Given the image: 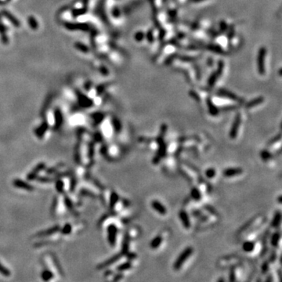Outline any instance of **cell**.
Listing matches in <instances>:
<instances>
[{
  "label": "cell",
  "instance_id": "cell-28",
  "mask_svg": "<svg viewBox=\"0 0 282 282\" xmlns=\"http://www.w3.org/2000/svg\"><path fill=\"white\" fill-rule=\"evenodd\" d=\"M269 270V263L267 262H265L262 266V273L267 274Z\"/></svg>",
  "mask_w": 282,
  "mask_h": 282
},
{
  "label": "cell",
  "instance_id": "cell-26",
  "mask_svg": "<svg viewBox=\"0 0 282 282\" xmlns=\"http://www.w3.org/2000/svg\"><path fill=\"white\" fill-rule=\"evenodd\" d=\"M262 101H263L262 98H259V99L254 100H253V101H252V102L248 103V104H247V107H254V106H256V104H260V103L262 102Z\"/></svg>",
  "mask_w": 282,
  "mask_h": 282
},
{
  "label": "cell",
  "instance_id": "cell-17",
  "mask_svg": "<svg viewBox=\"0 0 282 282\" xmlns=\"http://www.w3.org/2000/svg\"><path fill=\"white\" fill-rule=\"evenodd\" d=\"M191 196L193 200L195 202H199L202 199V193L198 187H193L191 191Z\"/></svg>",
  "mask_w": 282,
  "mask_h": 282
},
{
  "label": "cell",
  "instance_id": "cell-32",
  "mask_svg": "<svg viewBox=\"0 0 282 282\" xmlns=\"http://www.w3.org/2000/svg\"><path fill=\"white\" fill-rule=\"evenodd\" d=\"M278 202H279V203H281V195H280L279 198H278Z\"/></svg>",
  "mask_w": 282,
  "mask_h": 282
},
{
  "label": "cell",
  "instance_id": "cell-6",
  "mask_svg": "<svg viewBox=\"0 0 282 282\" xmlns=\"http://www.w3.org/2000/svg\"><path fill=\"white\" fill-rule=\"evenodd\" d=\"M179 217H180V221H181L182 224L183 225L184 228L190 229L191 226V223L187 212L183 209L180 210V212H179Z\"/></svg>",
  "mask_w": 282,
  "mask_h": 282
},
{
  "label": "cell",
  "instance_id": "cell-12",
  "mask_svg": "<svg viewBox=\"0 0 282 282\" xmlns=\"http://www.w3.org/2000/svg\"><path fill=\"white\" fill-rule=\"evenodd\" d=\"M281 212L280 211H277L275 212L274 215L273 217V220H272L271 222V226L272 227L275 228H278L281 225Z\"/></svg>",
  "mask_w": 282,
  "mask_h": 282
},
{
  "label": "cell",
  "instance_id": "cell-16",
  "mask_svg": "<svg viewBox=\"0 0 282 282\" xmlns=\"http://www.w3.org/2000/svg\"><path fill=\"white\" fill-rule=\"evenodd\" d=\"M280 239H281V234L278 231L274 233L271 236V239H270V244H271L272 246L277 248L279 245Z\"/></svg>",
  "mask_w": 282,
  "mask_h": 282
},
{
  "label": "cell",
  "instance_id": "cell-8",
  "mask_svg": "<svg viewBox=\"0 0 282 282\" xmlns=\"http://www.w3.org/2000/svg\"><path fill=\"white\" fill-rule=\"evenodd\" d=\"M151 207L155 211L158 212L160 215H165L166 212H167V209H166L165 206L158 200L152 201Z\"/></svg>",
  "mask_w": 282,
  "mask_h": 282
},
{
  "label": "cell",
  "instance_id": "cell-19",
  "mask_svg": "<svg viewBox=\"0 0 282 282\" xmlns=\"http://www.w3.org/2000/svg\"><path fill=\"white\" fill-rule=\"evenodd\" d=\"M132 268V263H131L130 261H127V262L122 263V264L118 265L116 267V270L118 272H123L126 271V270H129V269Z\"/></svg>",
  "mask_w": 282,
  "mask_h": 282
},
{
  "label": "cell",
  "instance_id": "cell-21",
  "mask_svg": "<svg viewBox=\"0 0 282 282\" xmlns=\"http://www.w3.org/2000/svg\"><path fill=\"white\" fill-rule=\"evenodd\" d=\"M260 157H261V158H262V160H263V161H268V160L271 159V158H272V154L270 153V151H268V150H262V151H261Z\"/></svg>",
  "mask_w": 282,
  "mask_h": 282
},
{
  "label": "cell",
  "instance_id": "cell-33",
  "mask_svg": "<svg viewBox=\"0 0 282 282\" xmlns=\"http://www.w3.org/2000/svg\"><path fill=\"white\" fill-rule=\"evenodd\" d=\"M225 280L224 279H223V278H222V279H219L218 280V281H224Z\"/></svg>",
  "mask_w": 282,
  "mask_h": 282
},
{
  "label": "cell",
  "instance_id": "cell-20",
  "mask_svg": "<svg viewBox=\"0 0 282 282\" xmlns=\"http://www.w3.org/2000/svg\"><path fill=\"white\" fill-rule=\"evenodd\" d=\"M208 106H209V111L210 115H212V116H216V115L219 114V110L217 109V107H215L210 100L208 101Z\"/></svg>",
  "mask_w": 282,
  "mask_h": 282
},
{
  "label": "cell",
  "instance_id": "cell-15",
  "mask_svg": "<svg viewBox=\"0 0 282 282\" xmlns=\"http://www.w3.org/2000/svg\"><path fill=\"white\" fill-rule=\"evenodd\" d=\"M255 247H256V245H255L254 241H246L242 245V249L245 252L249 253L254 251Z\"/></svg>",
  "mask_w": 282,
  "mask_h": 282
},
{
  "label": "cell",
  "instance_id": "cell-13",
  "mask_svg": "<svg viewBox=\"0 0 282 282\" xmlns=\"http://www.w3.org/2000/svg\"><path fill=\"white\" fill-rule=\"evenodd\" d=\"M129 241H130V237L128 234H126L124 236V240L122 242V254L126 255L129 252Z\"/></svg>",
  "mask_w": 282,
  "mask_h": 282
},
{
  "label": "cell",
  "instance_id": "cell-18",
  "mask_svg": "<svg viewBox=\"0 0 282 282\" xmlns=\"http://www.w3.org/2000/svg\"><path fill=\"white\" fill-rule=\"evenodd\" d=\"M119 199H120V198H119V196H118V194H117L116 192H115V191H112V192L111 193V196H110V207L111 208L115 209L116 204L119 202Z\"/></svg>",
  "mask_w": 282,
  "mask_h": 282
},
{
  "label": "cell",
  "instance_id": "cell-1",
  "mask_svg": "<svg viewBox=\"0 0 282 282\" xmlns=\"http://www.w3.org/2000/svg\"><path fill=\"white\" fill-rule=\"evenodd\" d=\"M44 257L45 258H43V265L45 266L46 269L42 274V279L44 281H50L55 278L56 274L59 275L60 277L62 276V272L56 259L51 255H48Z\"/></svg>",
  "mask_w": 282,
  "mask_h": 282
},
{
  "label": "cell",
  "instance_id": "cell-24",
  "mask_svg": "<svg viewBox=\"0 0 282 282\" xmlns=\"http://www.w3.org/2000/svg\"><path fill=\"white\" fill-rule=\"evenodd\" d=\"M204 209H205L206 210V211H208L209 212L210 214H212V215H216V216H218V215H219V214H218V212H217L216 209H215V208H213V207H212V205H204Z\"/></svg>",
  "mask_w": 282,
  "mask_h": 282
},
{
  "label": "cell",
  "instance_id": "cell-11",
  "mask_svg": "<svg viewBox=\"0 0 282 282\" xmlns=\"http://www.w3.org/2000/svg\"><path fill=\"white\" fill-rule=\"evenodd\" d=\"M14 186L20 188V189H23V190H26V191H33V187L29 185L28 183H25V182L22 181L20 180H17L14 182Z\"/></svg>",
  "mask_w": 282,
  "mask_h": 282
},
{
  "label": "cell",
  "instance_id": "cell-9",
  "mask_svg": "<svg viewBox=\"0 0 282 282\" xmlns=\"http://www.w3.org/2000/svg\"><path fill=\"white\" fill-rule=\"evenodd\" d=\"M266 50L264 48H262L259 51V70L261 74L264 72V59H265Z\"/></svg>",
  "mask_w": 282,
  "mask_h": 282
},
{
  "label": "cell",
  "instance_id": "cell-4",
  "mask_svg": "<svg viewBox=\"0 0 282 282\" xmlns=\"http://www.w3.org/2000/svg\"><path fill=\"white\" fill-rule=\"evenodd\" d=\"M156 141L158 144V154L155 157H157L161 160V158H165L166 153H167V145H166L165 142L164 140V136H158V138L156 139Z\"/></svg>",
  "mask_w": 282,
  "mask_h": 282
},
{
  "label": "cell",
  "instance_id": "cell-25",
  "mask_svg": "<svg viewBox=\"0 0 282 282\" xmlns=\"http://www.w3.org/2000/svg\"><path fill=\"white\" fill-rule=\"evenodd\" d=\"M0 274L5 277H9L10 275V272L9 271V270L6 268L3 264H1V263H0Z\"/></svg>",
  "mask_w": 282,
  "mask_h": 282
},
{
  "label": "cell",
  "instance_id": "cell-27",
  "mask_svg": "<svg viewBox=\"0 0 282 282\" xmlns=\"http://www.w3.org/2000/svg\"><path fill=\"white\" fill-rule=\"evenodd\" d=\"M229 280H230V281H236L235 270H234V269H231L230 271V274H229Z\"/></svg>",
  "mask_w": 282,
  "mask_h": 282
},
{
  "label": "cell",
  "instance_id": "cell-31",
  "mask_svg": "<svg viewBox=\"0 0 282 282\" xmlns=\"http://www.w3.org/2000/svg\"><path fill=\"white\" fill-rule=\"evenodd\" d=\"M280 139H281V135H280V134H279V135H278V137H274V138L273 140L270 141V144H274V143L277 142V141L280 140Z\"/></svg>",
  "mask_w": 282,
  "mask_h": 282
},
{
  "label": "cell",
  "instance_id": "cell-14",
  "mask_svg": "<svg viewBox=\"0 0 282 282\" xmlns=\"http://www.w3.org/2000/svg\"><path fill=\"white\" fill-rule=\"evenodd\" d=\"M163 238L161 235L155 236L153 239L151 240V241L150 242V247L152 249H157L158 248H159L160 245L162 243Z\"/></svg>",
  "mask_w": 282,
  "mask_h": 282
},
{
  "label": "cell",
  "instance_id": "cell-23",
  "mask_svg": "<svg viewBox=\"0 0 282 282\" xmlns=\"http://www.w3.org/2000/svg\"><path fill=\"white\" fill-rule=\"evenodd\" d=\"M112 124H113L114 130H115L116 133H120V131H121L122 129L121 122H120L118 120L114 119L113 121H112Z\"/></svg>",
  "mask_w": 282,
  "mask_h": 282
},
{
  "label": "cell",
  "instance_id": "cell-30",
  "mask_svg": "<svg viewBox=\"0 0 282 282\" xmlns=\"http://www.w3.org/2000/svg\"><path fill=\"white\" fill-rule=\"evenodd\" d=\"M126 256H128L129 259H134L136 257H137V256H136L135 254H133V253H129V252H128L127 254H126Z\"/></svg>",
  "mask_w": 282,
  "mask_h": 282
},
{
  "label": "cell",
  "instance_id": "cell-29",
  "mask_svg": "<svg viewBox=\"0 0 282 282\" xmlns=\"http://www.w3.org/2000/svg\"><path fill=\"white\" fill-rule=\"evenodd\" d=\"M123 278V274H122L121 273V272H119V274H117V275H115V278H114V281H119V280H121L122 278Z\"/></svg>",
  "mask_w": 282,
  "mask_h": 282
},
{
  "label": "cell",
  "instance_id": "cell-22",
  "mask_svg": "<svg viewBox=\"0 0 282 282\" xmlns=\"http://www.w3.org/2000/svg\"><path fill=\"white\" fill-rule=\"evenodd\" d=\"M205 175L207 178L212 179L216 175V171H215V169L214 168H209V169H207L205 170Z\"/></svg>",
  "mask_w": 282,
  "mask_h": 282
},
{
  "label": "cell",
  "instance_id": "cell-10",
  "mask_svg": "<svg viewBox=\"0 0 282 282\" xmlns=\"http://www.w3.org/2000/svg\"><path fill=\"white\" fill-rule=\"evenodd\" d=\"M121 256H122V254L115 255V256H114L113 257H111V259H107V260H106L105 262L103 263L102 264H100V267H99V268L103 269V268H105V267H109V266L112 265V264L115 263V262H117V261H118V259H119L120 258H121Z\"/></svg>",
  "mask_w": 282,
  "mask_h": 282
},
{
  "label": "cell",
  "instance_id": "cell-3",
  "mask_svg": "<svg viewBox=\"0 0 282 282\" xmlns=\"http://www.w3.org/2000/svg\"><path fill=\"white\" fill-rule=\"evenodd\" d=\"M118 230L115 224H110L107 227V241L111 246L114 247L116 244Z\"/></svg>",
  "mask_w": 282,
  "mask_h": 282
},
{
  "label": "cell",
  "instance_id": "cell-7",
  "mask_svg": "<svg viewBox=\"0 0 282 282\" xmlns=\"http://www.w3.org/2000/svg\"><path fill=\"white\" fill-rule=\"evenodd\" d=\"M242 172H243V170L241 168H228V169L223 170V175L225 177L230 178V177H234L236 176L240 175Z\"/></svg>",
  "mask_w": 282,
  "mask_h": 282
},
{
  "label": "cell",
  "instance_id": "cell-5",
  "mask_svg": "<svg viewBox=\"0 0 282 282\" xmlns=\"http://www.w3.org/2000/svg\"><path fill=\"white\" fill-rule=\"evenodd\" d=\"M241 115L240 114H237L235 117V119H234V122H233L232 126L230 128V139L234 140L237 137V133H238L239 128L241 126Z\"/></svg>",
  "mask_w": 282,
  "mask_h": 282
},
{
  "label": "cell",
  "instance_id": "cell-2",
  "mask_svg": "<svg viewBox=\"0 0 282 282\" xmlns=\"http://www.w3.org/2000/svg\"><path fill=\"white\" fill-rule=\"evenodd\" d=\"M193 248L192 247H187L180 255L177 257V259H176L175 263L173 264V268L174 270H180L182 267V266L184 264V263L186 262L187 259H189L190 256L192 255L193 253Z\"/></svg>",
  "mask_w": 282,
  "mask_h": 282
}]
</instances>
